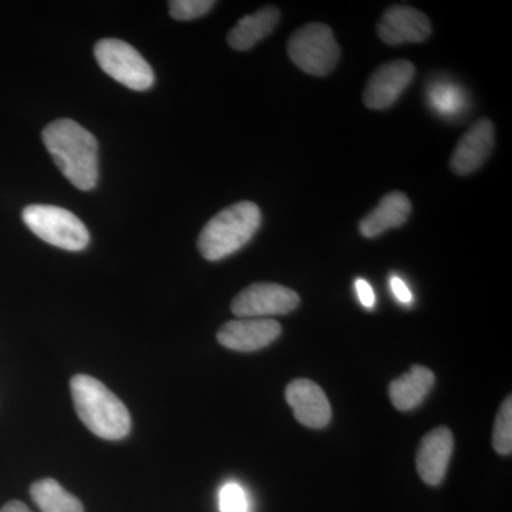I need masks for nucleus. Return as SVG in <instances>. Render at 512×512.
I'll return each instance as SVG.
<instances>
[{"mask_svg":"<svg viewBox=\"0 0 512 512\" xmlns=\"http://www.w3.org/2000/svg\"><path fill=\"white\" fill-rule=\"evenodd\" d=\"M288 56L302 72L323 77L338 66L340 47L328 25L308 23L289 37Z\"/></svg>","mask_w":512,"mask_h":512,"instance_id":"39448f33","label":"nucleus"},{"mask_svg":"<svg viewBox=\"0 0 512 512\" xmlns=\"http://www.w3.org/2000/svg\"><path fill=\"white\" fill-rule=\"evenodd\" d=\"M97 63L107 76L136 92H146L154 84L150 63L137 49L120 39H103L94 47Z\"/></svg>","mask_w":512,"mask_h":512,"instance_id":"423d86ee","label":"nucleus"},{"mask_svg":"<svg viewBox=\"0 0 512 512\" xmlns=\"http://www.w3.org/2000/svg\"><path fill=\"white\" fill-rule=\"evenodd\" d=\"M261 222L258 205L251 201L237 202L207 222L198 238V249L207 261H221L245 247Z\"/></svg>","mask_w":512,"mask_h":512,"instance_id":"7ed1b4c3","label":"nucleus"},{"mask_svg":"<svg viewBox=\"0 0 512 512\" xmlns=\"http://www.w3.org/2000/svg\"><path fill=\"white\" fill-rule=\"evenodd\" d=\"M286 402L296 420L309 429H323L332 419V407L322 387L312 380L296 379L285 390Z\"/></svg>","mask_w":512,"mask_h":512,"instance_id":"9b49d317","label":"nucleus"},{"mask_svg":"<svg viewBox=\"0 0 512 512\" xmlns=\"http://www.w3.org/2000/svg\"><path fill=\"white\" fill-rule=\"evenodd\" d=\"M453 446V433L447 427H437L423 437L417 451L416 466L424 483L441 484L446 477Z\"/></svg>","mask_w":512,"mask_h":512,"instance_id":"ddd939ff","label":"nucleus"},{"mask_svg":"<svg viewBox=\"0 0 512 512\" xmlns=\"http://www.w3.org/2000/svg\"><path fill=\"white\" fill-rule=\"evenodd\" d=\"M0 512H32L29 510L28 505L20 503V501H10Z\"/></svg>","mask_w":512,"mask_h":512,"instance_id":"5701e85b","label":"nucleus"},{"mask_svg":"<svg viewBox=\"0 0 512 512\" xmlns=\"http://www.w3.org/2000/svg\"><path fill=\"white\" fill-rule=\"evenodd\" d=\"M493 447L501 456H510L512 451V399L508 396L495 419Z\"/></svg>","mask_w":512,"mask_h":512,"instance_id":"a211bd4d","label":"nucleus"},{"mask_svg":"<svg viewBox=\"0 0 512 512\" xmlns=\"http://www.w3.org/2000/svg\"><path fill=\"white\" fill-rule=\"evenodd\" d=\"M23 221L30 231L53 247L66 251H83L90 242L89 229L73 212L55 205H29Z\"/></svg>","mask_w":512,"mask_h":512,"instance_id":"20e7f679","label":"nucleus"},{"mask_svg":"<svg viewBox=\"0 0 512 512\" xmlns=\"http://www.w3.org/2000/svg\"><path fill=\"white\" fill-rule=\"evenodd\" d=\"M434 382L436 377L430 369L419 365L412 366L409 372L390 383V400L400 412H410L424 402L433 389Z\"/></svg>","mask_w":512,"mask_h":512,"instance_id":"2eb2a0df","label":"nucleus"},{"mask_svg":"<svg viewBox=\"0 0 512 512\" xmlns=\"http://www.w3.org/2000/svg\"><path fill=\"white\" fill-rule=\"evenodd\" d=\"M414 73L409 60H393L377 67L367 80L363 103L372 110L389 109L413 82Z\"/></svg>","mask_w":512,"mask_h":512,"instance_id":"6e6552de","label":"nucleus"},{"mask_svg":"<svg viewBox=\"0 0 512 512\" xmlns=\"http://www.w3.org/2000/svg\"><path fill=\"white\" fill-rule=\"evenodd\" d=\"M495 144L494 124L491 120H478L458 141L451 156V170L457 175L476 173L493 153Z\"/></svg>","mask_w":512,"mask_h":512,"instance_id":"f8f14e48","label":"nucleus"},{"mask_svg":"<svg viewBox=\"0 0 512 512\" xmlns=\"http://www.w3.org/2000/svg\"><path fill=\"white\" fill-rule=\"evenodd\" d=\"M390 286H392V292L396 296L397 301L404 303V305H409V303L413 302L412 291H410L409 286L399 276H393L390 279Z\"/></svg>","mask_w":512,"mask_h":512,"instance_id":"4be33fe9","label":"nucleus"},{"mask_svg":"<svg viewBox=\"0 0 512 512\" xmlns=\"http://www.w3.org/2000/svg\"><path fill=\"white\" fill-rule=\"evenodd\" d=\"M281 323L274 319H237L222 325L217 339L235 352H256L274 343L281 336Z\"/></svg>","mask_w":512,"mask_h":512,"instance_id":"9d476101","label":"nucleus"},{"mask_svg":"<svg viewBox=\"0 0 512 512\" xmlns=\"http://www.w3.org/2000/svg\"><path fill=\"white\" fill-rule=\"evenodd\" d=\"M301 305V298L293 289L278 284H254L239 292L231 309L239 319H269L286 315Z\"/></svg>","mask_w":512,"mask_h":512,"instance_id":"0eeeda50","label":"nucleus"},{"mask_svg":"<svg viewBox=\"0 0 512 512\" xmlns=\"http://www.w3.org/2000/svg\"><path fill=\"white\" fill-rule=\"evenodd\" d=\"M43 143L64 177L79 188L93 190L99 180V144L74 120L53 121L43 130Z\"/></svg>","mask_w":512,"mask_h":512,"instance_id":"f257e3e1","label":"nucleus"},{"mask_svg":"<svg viewBox=\"0 0 512 512\" xmlns=\"http://www.w3.org/2000/svg\"><path fill=\"white\" fill-rule=\"evenodd\" d=\"M357 298L365 308L372 309L375 306L376 298L372 286L365 279H356Z\"/></svg>","mask_w":512,"mask_h":512,"instance_id":"412c9836","label":"nucleus"},{"mask_svg":"<svg viewBox=\"0 0 512 512\" xmlns=\"http://www.w3.org/2000/svg\"><path fill=\"white\" fill-rule=\"evenodd\" d=\"M214 6L215 2L212 0H173L168 3L171 18L180 20V22L202 18Z\"/></svg>","mask_w":512,"mask_h":512,"instance_id":"6ab92c4d","label":"nucleus"},{"mask_svg":"<svg viewBox=\"0 0 512 512\" xmlns=\"http://www.w3.org/2000/svg\"><path fill=\"white\" fill-rule=\"evenodd\" d=\"M221 512H249L248 495L238 483H227L221 488L220 498Z\"/></svg>","mask_w":512,"mask_h":512,"instance_id":"aec40b11","label":"nucleus"},{"mask_svg":"<svg viewBox=\"0 0 512 512\" xmlns=\"http://www.w3.org/2000/svg\"><path fill=\"white\" fill-rule=\"evenodd\" d=\"M433 26L423 12L407 5H394L383 13L377 35L389 46L421 43L429 39Z\"/></svg>","mask_w":512,"mask_h":512,"instance_id":"1a4fd4ad","label":"nucleus"},{"mask_svg":"<svg viewBox=\"0 0 512 512\" xmlns=\"http://www.w3.org/2000/svg\"><path fill=\"white\" fill-rule=\"evenodd\" d=\"M412 214V202L403 192L394 191L384 195L379 205L359 222L360 234L365 238H376L390 228H400Z\"/></svg>","mask_w":512,"mask_h":512,"instance_id":"4468645a","label":"nucleus"},{"mask_svg":"<svg viewBox=\"0 0 512 512\" xmlns=\"http://www.w3.org/2000/svg\"><path fill=\"white\" fill-rule=\"evenodd\" d=\"M30 495L42 512H84L83 504L53 478L37 481Z\"/></svg>","mask_w":512,"mask_h":512,"instance_id":"f3484780","label":"nucleus"},{"mask_svg":"<svg viewBox=\"0 0 512 512\" xmlns=\"http://www.w3.org/2000/svg\"><path fill=\"white\" fill-rule=\"evenodd\" d=\"M281 20V12L275 6H265L252 15L244 16L229 30L228 45L238 52H247L256 43L274 32Z\"/></svg>","mask_w":512,"mask_h":512,"instance_id":"dca6fc26","label":"nucleus"},{"mask_svg":"<svg viewBox=\"0 0 512 512\" xmlns=\"http://www.w3.org/2000/svg\"><path fill=\"white\" fill-rule=\"evenodd\" d=\"M77 416L93 434L104 440H121L130 433L126 404L109 387L92 376L77 375L70 382Z\"/></svg>","mask_w":512,"mask_h":512,"instance_id":"f03ea898","label":"nucleus"}]
</instances>
